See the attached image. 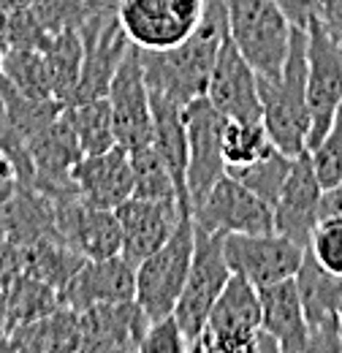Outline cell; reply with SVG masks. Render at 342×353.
I'll return each mask as SVG.
<instances>
[{"instance_id":"7bdbcfd3","label":"cell","mask_w":342,"mask_h":353,"mask_svg":"<svg viewBox=\"0 0 342 353\" xmlns=\"http://www.w3.org/2000/svg\"><path fill=\"white\" fill-rule=\"evenodd\" d=\"M340 337H342V305H340Z\"/></svg>"},{"instance_id":"7c38bea8","label":"cell","mask_w":342,"mask_h":353,"mask_svg":"<svg viewBox=\"0 0 342 353\" xmlns=\"http://www.w3.org/2000/svg\"><path fill=\"white\" fill-rule=\"evenodd\" d=\"M304 250L277 231L266 234H223V253L234 274L245 277L256 288L294 277L299 272Z\"/></svg>"},{"instance_id":"4fadbf2b","label":"cell","mask_w":342,"mask_h":353,"mask_svg":"<svg viewBox=\"0 0 342 353\" xmlns=\"http://www.w3.org/2000/svg\"><path fill=\"white\" fill-rule=\"evenodd\" d=\"M109 106H112V123L117 144L128 152L152 141V98L144 79V63L141 49L130 44L120 68L112 77L109 85Z\"/></svg>"},{"instance_id":"ffe728a7","label":"cell","mask_w":342,"mask_h":353,"mask_svg":"<svg viewBox=\"0 0 342 353\" xmlns=\"http://www.w3.org/2000/svg\"><path fill=\"white\" fill-rule=\"evenodd\" d=\"M77 193L85 204L117 210L133 196V166L130 152L114 144L101 155H82L71 172Z\"/></svg>"},{"instance_id":"b9f144b4","label":"cell","mask_w":342,"mask_h":353,"mask_svg":"<svg viewBox=\"0 0 342 353\" xmlns=\"http://www.w3.org/2000/svg\"><path fill=\"white\" fill-rule=\"evenodd\" d=\"M33 0H0V8L3 11H8V14H14V11H19V8H28Z\"/></svg>"},{"instance_id":"e0dca14e","label":"cell","mask_w":342,"mask_h":353,"mask_svg":"<svg viewBox=\"0 0 342 353\" xmlns=\"http://www.w3.org/2000/svg\"><path fill=\"white\" fill-rule=\"evenodd\" d=\"M128 299H136V266L123 253L82 264L57 294L60 307L77 312L92 305L128 302Z\"/></svg>"},{"instance_id":"d4e9b609","label":"cell","mask_w":342,"mask_h":353,"mask_svg":"<svg viewBox=\"0 0 342 353\" xmlns=\"http://www.w3.org/2000/svg\"><path fill=\"white\" fill-rule=\"evenodd\" d=\"M43 54H46V65H49V77H52V95L60 103H68L77 90L79 74H82V57H85L82 33L79 30L52 33Z\"/></svg>"},{"instance_id":"7a4b0ae2","label":"cell","mask_w":342,"mask_h":353,"mask_svg":"<svg viewBox=\"0 0 342 353\" xmlns=\"http://www.w3.org/2000/svg\"><path fill=\"white\" fill-rule=\"evenodd\" d=\"M258 95L263 109V125L269 139L285 155H299L307 150L312 128L310 101H307V28L291 30V49L277 79L258 77Z\"/></svg>"},{"instance_id":"e575fe53","label":"cell","mask_w":342,"mask_h":353,"mask_svg":"<svg viewBox=\"0 0 342 353\" xmlns=\"http://www.w3.org/2000/svg\"><path fill=\"white\" fill-rule=\"evenodd\" d=\"M52 39V33L41 25V19L36 17V11L19 8L11 14V25H8V49H46Z\"/></svg>"},{"instance_id":"ab89813d","label":"cell","mask_w":342,"mask_h":353,"mask_svg":"<svg viewBox=\"0 0 342 353\" xmlns=\"http://www.w3.org/2000/svg\"><path fill=\"white\" fill-rule=\"evenodd\" d=\"M8 25H11V14L0 8V52L8 49Z\"/></svg>"},{"instance_id":"8992f818","label":"cell","mask_w":342,"mask_h":353,"mask_svg":"<svg viewBox=\"0 0 342 353\" xmlns=\"http://www.w3.org/2000/svg\"><path fill=\"white\" fill-rule=\"evenodd\" d=\"M261 334V299L258 288L239 274H231L225 288L212 305L201 337L193 351L210 353H253Z\"/></svg>"},{"instance_id":"ee69618b","label":"cell","mask_w":342,"mask_h":353,"mask_svg":"<svg viewBox=\"0 0 342 353\" xmlns=\"http://www.w3.org/2000/svg\"><path fill=\"white\" fill-rule=\"evenodd\" d=\"M0 74H3V52H0Z\"/></svg>"},{"instance_id":"3957f363","label":"cell","mask_w":342,"mask_h":353,"mask_svg":"<svg viewBox=\"0 0 342 353\" xmlns=\"http://www.w3.org/2000/svg\"><path fill=\"white\" fill-rule=\"evenodd\" d=\"M196 245V221L193 212H182L166 245L150 253L136 266V302L150 321L174 315L179 294L185 288Z\"/></svg>"},{"instance_id":"ba28073f","label":"cell","mask_w":342,"mask_h":353,"mask_svg":"<svg viewBox=\"0 0 342 353\" xmlns=\"http://www.w3.org/2000/svg\"><path fill=\"white\" fill-rule=\"evenodd\" d=\"M307 101L312 128L307 150L329 128L342 101V41L323 25L321 17L307 22Z\"/></svg>"},{"instance_id":"74e56055","label":"cell","mask_w":342,"mask_h":353,"mask_svg":"<svg viewBox=\"0 0 342 353\" xmlns=\"http://www.w3.org/2000/svg\"><path fill=\"white\" fill-rule=\"evenodd\" d=\"M318 17L342 41V0H321V14Z\"/></svg>"},{"instance_id":"cb8c5ba5","label":"cell","mask_w":342,"mask_h":353,"mask_svg":"<svg viewBox=\"0 0 342 353\" xmlns=\"http://www.w3.org/2000/svg\"><path fill=\"white\" fill-rule=\"evenodd\" d=\"M66 123L79 141L82 155H101L117 144L114 123H112V106L109 98H90L82 103H68L63 109Z\"/></svg>"},{"instance_id":"8d00e7d4","label":"cell","mask_w":342,"mask_h":353,"mask_svg":"<svg viewBox=\"0 0 342 353\" xmlns=\"http://www.w3.org/2000/svg\"><path fill=\"white\" fill-rule=\"evenodd\" d=\"M272 3L285 14V19L294 28H307V22L321 14V0H272Z\"/></svg>"},{"instance_id":"f35d334b","label":"cell","mask_w":342,"mask_h":353,"mask_svg":"<svg viewBox=\"0 0 342 353\" xmlns=\"http://www.w3.org/2000/svg\"><path fill=\"white\" fill-rule=\"evenodd\" d=\"M17 190H19V182L17 179H0V210H6L14 201Z\"/></svg>"},{"instance_id":"5bb4252c","label":"cell","mask_w":342,"mask_h":353,"mask_svg":"<svg viewBox=\"0 0 342 353\" xmlns=\"http://www.w3.org/2000/svg\"><path fill=\"white\" fill-rule=\"evenodd\" d=\"M193 221L204 231L217 234H266L274 231L272 207L258 199L239 179L223 174L201 204L193 207Z\"/></svg>"},{"instance_id":"9a60e30c","label":"cell","mask_w":342,"mask_h":353,"mask_svg":"<svg viewBox=\"0 0 342 353\" xmlns=\"http://www.w3.org/2000/svg\"><path fill=\"white\" fill-rule=\"evenodd\" d=\"M207 98L228 120H245V123L263 120L256 68L245 60V54L231 41V36L223 39V46L217 52L212 77L207 85Z\"/></svg>"},{"instance_id":"d590c367","label":"cell","mask_w":342,"mask_h":353,"mask_svg":"<svg viewBox=\"0 0 342 353\" xmlns=\"http://www.w3.org/2000/svg\"><path fill=\"white\" fill-rule=\"evenodd\" d=\"M141 353H182L188 351V340L177 323L174 315H166L161 321H150V329L139 345Z\"/></svg>"},{"instance_id":"2e32d148","label":"cell","mask_w":342,"mask_h":353,"mask_svg":"<svg viewBox=\"0 0 342 353\" xmlns=\"http://www.w3.org/2000/svg\"><path fill=\"white\" fill-rule=\"evenodd\" d=\"M323 188L318 182L315 166L310 152L304 150L294 158L291 172L283 182V190L272 207L274 212V231L288 236L301 248L310 245V236L318 225V204H321Z\"/></svg>"},{"instance_id":"6da1fadb","label":"cell","mask_w":342,"mask_h":353,"mask_svg":"<svg viewBox=\"0 0 342 353\" xmlns=\"http://www.w3.org/2000/svg\"><path fill=\"white\" fill-rule=\"evenodd\" d=\"M228 36L225 0H207L199 28L182 44L163 52H144V79L152 92H161L177 103H190L193 98L207 95L217 52Z\"/></svg>"},{"instance_id":"52a82bcc","label":"cell","mask_w":342,"mask_h":353,"mask_svg":"<svg viewBox=\"0 0 342 353\" xmlns=\"http://www.w3.org/2000/svg\"><path fill=\"white\" fill-rule=\"evenodd\" d=\"M204 8L207 0H120L114 11L130 44L144 52H163L199 28Z\"/></svg>"},{"instance_id":"d6986e66","label":"cell","mask_w":342,"mask_h":353,"mask_svg":"<svg viewBox=\"0 0 342 353\" xmlns=\"http://www.w3.org/2000/svg\"><path fill=\"white\" fill-rule=\"evenodd\" d=\"M117 221L123 228V256L133 266H139L150 253H155L161 245H166L179 215L177 201H158V199H136L130 196L117 210Z\"/></svg>"},{"instance_id":"d6a6232c","label":"cell","mask_w":342,"mask_h":353,"mask_svg":"<svg viewBox=\"0 0 342 353\" xmlns=\"http://www.w3.org/2000/svg\"><path fill=\"white\" fill-rule=\"evenodd\" d=\"M0 150L14 161V169H17V182L19 188H28L33 190V179H36V166H33V158H30V150L25 144V139L19 136V131L14 128L8 112H6V103H3V95H0Z\"/></svg>"},{"instance_id":"30bf717a","label":"cell","mask_w":342,"mask_h":353,"mask_svg":"<svg viewBox=\"0 0 342 353\" xmlns=\"http://www.w3.org/2000/svg\"><path fill=\"white\" fill-rule=\"evenodd\" d=\"M301 296V310L307 318V353L342 351L340 337V305L342 277L326 272L304 250L299 272L294 274Z\"/></svg>"},{"instance_id":"7402d4cb","label":"cell","mask_w":342,"mask_h":353,"mask_svg":"<svg viewBox=\"0 0 342 353\" xmlns=\"http://www.w3.org/2000/svg\"><path fill=\"white\" fill-rule=\"evenodd\" d=\"M152 147L163 158L171 179L177 185L179 210H190L188 199V125H185V106L171 101L161 92H152Z\"/></svg>"},{"instance_id":"484cf974","label":"cell","mask_w":342,"mask_h":353,"mask_svg":"<svg viewBox=\"0 0 342 353\" xmlns=\"http://www.w3.org/2000/svg\"><path fill=\"white\" fill-rule=\"evenodd\" d=\"M0 95H3V103H6V112L14 128L25 139V144L41 136L66 109V103H60L57 98H30L19 92L8 79H3V74H0Z\"/></svg>"},{"instance_id":"9c48e42d","label":"cell","mask_w":342,"mask_h":353,"mask_svg":"<svg viewBox=\"0 0 342 353\" xmlns=\"http://www.w3.org/2000/svg\"><path fill=\"white\" fill-rule=\"evenodd\" d=\"M228 117L217 112L207 95L185 103L188 125V199L190 210L207 199L214 182L225 174L223 133Z\"/></svg>"},{"instance_id":"44dd1931","label":"cell","mask_w":342,"mask_h":353,"mask_svg":"<svg viewBox=\"0 0 342 353\" xmlns=\"http://www.w3.org/2000/svg\"><path fill=\"white\" fill-rule=\"evenodd\" d=\"M261 329L277 343L283 353H307V318L294 277L258 288Z\"/></svg>"},{"instance_id":"83f0119b","label":"cell","mask_w":342,"mask_h":353,"mask_svg":"<svg viewBox=\"0 0 342 353\" xmlns=\"http://www.w3.org/2000/svg\"><path fill=\"white\" fill-rule=\"evenodd\" d=\"M274 150V141L269 139L263 120H228L223 133V158H225V172L248 166L258 158L269 155Z\"/></svg>"},{"instance_id":"277c9868","label":"cell","mask_w":342,"mask_h":353,"mask_svg":"<svg viewBox=\"0 0 342 353\" xmlns=\"http://www.w3.org/2000/svg\"><path fill=\"white\" fill-rule=\"evenodd\" d=\"M228 36L261 79H277L291 49L294 25L272 0H225Z\"/></svg>"},{"instance_id":"603a6c76","label":"cell","mask_w":342,"mask_h":353,"mask_svg":"<svg viewBox=\"0 0 342 353\" xmlns=\"http://www.w3.org/2000/svg\"><path fill=\"white\" fill-rule=\"evenodd\" d=\"M8 348L19 351H79V312L52 310L11 332Z\"/></svg>"},{"instance_id":"f546056e","label":"cell","mask_w":342,"mask_h":353,"mask_svg":"<svg viewBox=\"0 0 342 353\" xmlns=\"http://www.w3.org/2000/svg\"><path fill=\"white\" fill-rule=\"evenodd\" d=\"M130 166H133V196L136 199H158V201L179 204L177 185L171 179L163 158L152 147V141L130 152Z\"/></svg>"},{"instance_id":"5b68a950","label":"cell","mask_w":342,"mask_h":353,"mask_svg":"<svg viewBox=\"0 0 342 353\" xmlns=\"http://www.w3.org/2000/svg\"><path fill=\"white\" fill-rule=\"evenodd\" d=\"M231 266L223 253V234L204 231L196 225V245H193V261L185 280V288L179 294V302L174 307V318L188 340V351H193L196 340L201 337V329L207 323V315L217 302L220 291L231 280Z\"/></svg>"},{"instance_id":"ac0fdd59","label":"cell","mask_w":342,"mask_h":353,"mask_svg":"<svg viewBox=\"0 0 342 353\" xmlns=\"http://www.w3.org/2000/svg\"><path fill=\"white\" fill-rule=\"evenodd\" d=\"M150 329L136 299L92 305L79 312V351H139Z\"/></svg>"},{"instance_id":"1f68e13d","label":"cell","mask_w":342,"mask_h":353,"mask_svg":"<svg viewBox=\"0 0 342 353\" xmlns=\"http://www.w3.org/2000/svg\"><path fill=\"white\" fill-rule=\"evenodd\" d=\"M323 190L342 185V101L323 136L307 150Z\"/></svg>"},{"instance_id":"4316f807","label":"cell","mask_w":342,"mask_h":353,"mask_svg":"<svg viewBox=\"0 0 342 353\" xmlns=\"http://www.w3.org/2000/svg\"><path fill=\"white\" fill-rule=\"evenodd\" d=\"M3 79H8L19 92L30 98H54L43 49H6Z\"/></svg>"},{"instance_id":"4dcf8cb0","label":"cell","mask_w":342,"mask_h":353,"mask_svg":"<svg viewBox=\"0 0 342 353\" xmlns=\"http://www.w3.org/2000/svg\"><path fill=\"white\" fill-rule=\"evenodd\" d=\"M30 8L41 19L49 33L60 30H79L90 17L101 14L106 8L103 0H33Z\"/></svg>"},{"instance_id":"60d3db41","label":"cell","mask_w":342,"mask_h":353,"mask_svg":"<svg viewBox=\"0 0 342 353\" xmlns=\"http://www.w3.org/2000/svg\"><path fill=\"white\" fill-rule=\"evenodd\" d=\"M0 179H17V169H14V161L0 150Z\"/></svg>"},{"instance_id":"f1b7e54d","label":"cell","mask_w":342,"mask_h":353,"mask_svg":"<svg viewBox=\"0 0 342 353\" xmlns=\"http://www.w3.org/2000/svg\"><path fill=\"white\" fill-rule=\"evenodd\" d=\"M296 158V155H294ZM291 155H285L283 150H272L269 155L258 158L248 166H239V169H228L225 174H231L234 179H239L245 188H250L258 199H263L269 207H274L280 190H283V182L291 172V163H294Z\"/></svg>"},{"instance_id":"836d02e7","label":"cell","mask_w":342,"mask_h":353,"mask_svg":"<svg viewBox=\"0 0 342 353\" xmlns=\"http://www.w3.org/2000/svg\"><path fill=\"white\" fill-rule=\"evenodd\" d=\"M307 250L312 253V259L326 272L342 277V218L318 221Z\"/></svg>"},{"instance_id":"8fae6325","label":"cell","mask_w":342,"mask_h":353,"mask_svg":"<svg viewBox=\"0 0 342 353\" xmlns=\"http://www.w3.org/2000/svg\"><path fill=\"white\" fill-rule=\"evenodd\" d=\"M82 44H85V57H82V74L77 90L68 103H82L90 98H103L109 92L112 77L120 68L125 52L130 49V39L125 28L120 25V17L114 8H103L101 14L90 17L79 28ZM66 103V106H68Z\"/></svg>"}]
</instances>
